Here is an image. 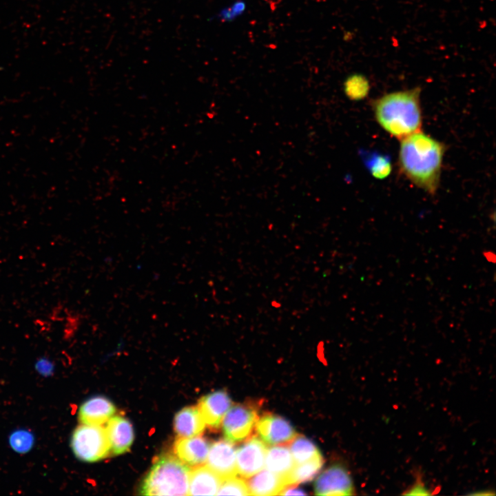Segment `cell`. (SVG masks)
Listing matches in <instances>:
<instances>
[{"label":"cell","mask_w":496,"mask_h":496,"mask_svg":"<svg viewBox=\"0 0 496 496\" xmlns=\"http://www.w3.org/2000/svg\"><path fill=\"white\" fill-rule=\"evenodd\" d=\"M445 145L421 131L400 140L398 165L415 186L435 194L440 186Z\"/></svg>","instance_id":"cell-1"},{"label":"cell","mask_w":496,"mask_h":496,"mask_svg":"<svg viewBox=\"0 0 496 496\" xmlns=\"http://www.w3.org/2000/svg\"><path fill=\"white\" fill-rule=\"evenodd\" d=\"M421 88L415 87L384 94L373 100L372 109L378 125L400 141L422 130Z\"/></svg>","instance_id":"cell-2"},{"label":"cell","mask_w":496,"mask_h":496,"mask_svg":"<svg viewBox=\"0 0 496 496\" xmlns=\"http://www.w3.org/2000/svg\"><path fill=\"white\" fill-rule=\"evenodd\" d=\"M190 468L178 457L164 455L153 464L141 484L143 495H188Z\"/></svg>","instance_id":"cell-3"},{"label":"cell","mask_w":496,"mask_h":496,"mask_svg":"<svg viewBox=\"0 0 496 496\" xmlns=\"http://www.w3.org/2000/svg\"><path fill=\"white\" fill-rule=\"evenodd\" d=\"M71 448L75 457L85 462H95L108 456L111 450L102 425L81 424L73 431Z\"/></svg>","instance_id":"cell-4"},{"label":"cell","mask_w":496,"mask_h":496,"mask_svg":"<svg viewBox=\"0 0 496 496\" xmlns=\"http://www.w3.org/2000/svg\"><path fill=\"white\" fill-rule=\"evenodd\" d=\"M257 421L256 410L247 405H236L225 415L222 424L227 440L237 442L246 439Z\"/></svg>","instance_id":"cell-5"},{"label":"cell","mask_w":496,"mask_h":496,"mask_svg":"<svg viewBox=\"0 0 496 496\" xmlns=\"http://www.w3.org/2000/svg\"><path fill=\"white\" fill-rule=\"evenodd\" d=\"M318 495L342 496L354 494V486L348 471L342 465L335 464L325 470L315 482Z\"/></svg>","instance_id":"cell-6"},{"label":"cell","mask_w":496,"mask_h":496,"mask_svg":"<svg viewBox=\"0 0 496 496\" xmlns=\"http://www.w3.org/2000/svg\"><path fill=\"white\" fill-rule=\"evenodd\" d=\"M267 448L265 442L252 437L236 450V472L249 478L263 469Z\"/></svg>","instance_id":"cell-7"},{"label":"cell","mask_w":496,"mask_h":496,"mask_svg":"<svg viewBox=\"0 0 496 496\" xmlns=\"http://www.w3.org/2000/svg\"><path fill=\"white\" fill-rule=\"evenodd\" d=\"M256 427L262 440L268 444H286L297 436L288 421L273 414L262 416L256 421Z\"/></svg>","instance_id":"cell-8"},{"label":"cell","mask_w":496,"mask_h":496,"mask_svg":"<svg viewBox=\"0 0 496 496\" xmlns=\"http://www.w3.org/2000/svg\"><path fill=\"white\" fill-rule=\"evenodd\" d=\"M236 449L232 442L219 440L210 445L207 466L223 479L236 475Z\"/></svg>","instance_id":"cell-9"},{"label":"cell","mask_w":496,"mask_h":496,"mask_svg":"<svg viewBox=\"0 0 496 496\" xmlns=\"http://www.w3.org/2000/svg\"><path fill=\"white\" fill-rule=\"evenodd\" d=\"M231 405V400L224 391H217L201 397L198 409L206 425L218 428Z\"/></svg>","instance_id":"cell-10"},{"label":"cell","mask_w":496,"mask_h":496,"mask_svg":"<svg viewBox=\"0 0 496 496\" xmlns=\"http://www.w3.org/2000/svg\"><path fill=\"white\" fill-rule=\"evenodd\" d=\"M210 444L204 437L196 435L178 438L175 441L174 451L181 462L190 466H198L206 462Z\"/></svg>","instance_id":"cell-11"},{"label":"cell","mask_w":496,"mask_h":496,"mask_svg":"<svg viewBox=\"0 0 496 496\" xmlns=\"http://www.w3.org/2000/svg\"><path fill=\"white\" fill-rule=\"evenodd\" d=\"M116 412V407L108 398L98 395L85 400L80 406L78 420L81 424L102 425Z\"/></svg>","instance_id":"cell-12"},{"label":"cell","mask_w":496,"mask_h":496,"mask_svg":"<svg viewBox=\"0 0 496 496\" xmlns=\"http://www.w3.org/2000/svg\"><path fill=\"white\" fill-rule=\"evenodd\" d=\"M106 423L105 428L113 454L121 455L128 451L134 438L131 422L121 415H114Z\"/></svg>","instance_id":"cell-13"},{"label":"cell","mask_w":496,"mask_h":496,"mask_svg":"<svg viewBox=\"0 0 496 496\" xmlns=\"http://www.w3.org/2000/svg\"><path fill=\"white\" fill-rule=\"evenodd\" d=\"M223 480L207 465L195 466L190 471L188 495H215Z\"/></svg>","instance_id":"cell-14"},{"label":"cell","mask_w":496,"mask_h":496,"mask_svg":"<svg viewBox=\"0 0 496 496\" xmlns=\"http://www.w3.org/2000/svg\"><path fill=\"white\" fill-rule=\"evenodd\" d=\"M251 477L247 484L251 495H280L281 491L287 486L285 477L267 469H262Z\"/></svg>","instance_id":"cell-15"},{"label":"cell","mask_w":496,"mask_h":496,"mask_svg":"<svg viewBox=\"0 0 496 496\" xmlns=\"http://www.w3.org/2000/svg\"><path fill=\"white\" fill-rule=\"evenodd\" d=\"M206 424L196 406L180 409L175 415L174 428L178 437H188L199 435L205 430Z\"/></svg>","instance_id":"cell-16"},{"label":"cell","mask_w":496,"mask_h":496,"mask_svg":"<svg viewBox=\"0 0 496 496\" xmlns=\"http://www.w3.org/2000/svg\"><path fill=\"white\" fill-rule=\"evenodd\" d=\"M295 464L288 446H275L267 448L265 466L268 471L285 477Z\"/></svg>","instance_id":"cell-17"},{"label":"cell","mask_w":496,"mask_h":496,"mask_svg":"<svg viewBox=\"0 0 496 496\" xmlns=\"http://www.w3.org/2000/svg\"><path fill=\"white\" fill-rule=\"evenodd\" d=\"M322 464V457L296 464L291 472L285 477L287 486L296 485L311 480L318 474Z\"/></svg>","instance_id":"cell-18"},{"label":"cell","mask_w":496,"mask_h":496,"mask_svg":"<svg viewBox=\"0 0 496 496\" xmlns=\"http://www.w3.org/2000/svg\"><path fill=\"white\" fill-rule=\"evenodd\" d=\"M360 154L366 167L374 178L382 180L391 174L392 164L389 156L376 152H362Z\"/></svg>","instance_id":"cell-19"},{"label":"cell","mask_w":496,"mask_h":496,"mask_svg":"<svg viewBox=\"0 0 496 496\" xmlns=\"http://www.w3.org/2000/svg\"><path fill=\"white\" fill-rule=\"evenodd\" d=\"M289 448L296 464L322 457L316 445L302 436H296L291 441Z\"/></svg>","instance_id":"cell-20"},{"label":"cell","mask_w":496,"mask_h":496,"mask_svg":"<svg viewBox=\"0 0 496 496\" xmlns=\"http://www.w3.org/2000/svg\"><path fill=\"white\" fill-rule=\"evenodd\" d=\"M343 90L348 99L360 101L365 99L369 93V79L362 74H352L344 81Z\"/></svg>","instance_id":"cell-21"},{"label":"cell","mask_w":496,"mask_h":496,"mask_svg":"<svg viewBox=\"0 0 496 496\" xmlns=\"http://www.w3.org/2000/svg\"><path fill=\"white\" fill-rule=\"evenodd\" d=\"M216 495H234L244 496L250 495V493L247 484L243 479L238 478L235 475L223 480Z\"/></svg>","instance_id":"cell-22"},{"label":"cell","mask_w":496,"mask_h":496,"mask_svg":"<svg viewBox=\"0 0 496 496\" xmlns=\"http://www.w3.org/2000/svg\"><path fill=\"white\" fill-rule=\"evenodd\" d=\"M33 442L32 435L25 430L16 431L10 437V446L18 453L28 452L32 448Z\"/></svg>","instance_id":"cell-23"},{"label":"cell","mask_w":496,"mask_h":496,"mask_svg":"<svg viewBox=\"0 0 496 496\" xmlns=\"http://www.w3.org/2000/svg\"><path fill=\"white\" fill-rule=\"evenodd\" d=\"M246 3L242 0H237L229 6L222 10L217 17L222 21H231L241 15L245 10Z\"/></svg>","instance_id":"cell-24"},{"label":"cell","mask_w":496,"mask_h":496,"mask_svg":"<svg viewBox=\"0 0 496 496\" xmlns=\"http://www.w3.org/2000/svg\"><path fill=\"white\" fill-rule=\"evenodd\" d=\"M404 495H429L431 490L426 486L420 475H417L415 481L402 493Z\"/></svg>","instance_id":"cell-25"},{"label":"cell","mask_w":496,"mask_h":496,"mask_svg":"<svg viewBox=\"0 0 496 496\" xmlns=\"http://www.w3.org/2000/svg\"><path fill=\"white\" fill-rule=\"evenodd\" d=\"M280 495H306L302 490L294 488L293 485L286 486L280 493Z\"/></svg>","instance_id":"cell-26"},{"label":"cell","mask_w":496,"mask_h":496,"mask_svg":"<svg viewBox=\"0 0 496 496\" xmlns=\"http://www.w3.org/2000/svg\"><path fill=\"white\" fill-rule=\"evenodd\" d=\"M484 256L488 261H489L490 262H493V263L495 262L496 257H495V254L493 252H492L490 251H484Z\"/></svg>","instance_id":"cell-27"},{"label":"cell","mask_w":496,"mask_h":496,"mask_svg":"<svg viewBox=\"0 0 496 496\" xmlns=\"http://www.w3.org/2000/svg\"><path fill=\"white\" fill-rule=\"evenodd\" d=\"M271 306L275 309H279L282 307V304L280 302H278L276 300H273L271 301Z\"/></svg>","instance_id":"cell-28"}]
</instances>
